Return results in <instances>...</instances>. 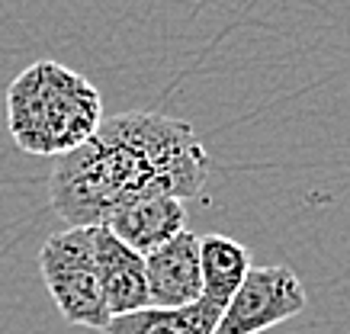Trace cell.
<instances>
[{"label":"cell","instance_id":"1","mask_svg":"<svg viewBox=\"0 0 350 334\" xmlns=\"http://www.w3.org/2000/svg\"><path fill=\"white\" fill-rule=\"evenodd\" d=\"M209 177V154L190 122L164 113H119L81 145L55 158L49 199L68 228L107 225L142 196L193 199Z\"/></svg>","mask_w":350,"mask_h":334},{"label":"cell","instance_id":"2","mask_svg":"<svg viewBox=\"0 0 350 334\" xmlns=\"http://www.w3.org/2000/svg\"><path fill=\"white\" fill-rule=\"evenodd\" d=\"M100 122V90L52 58L20 71L7 90V129L16 148L36 158H62L81 148Z\"/></svg>","mask_w":350,"mask_h":334},{"label":"cell","instance_id":"3","mask_svg":"<svg viewBox=\"0 0 350 334\" xmlns=\"http://www.w3.org/2000/svg\"><path fill=\"white\" fill-rule=\"evenodd\" d=\"M39 273L64 322L100 334L107 331L113 315L100 286L94 228H64L45 238V245L39 248Z\"/></svg>","mask_w":350,"mask_h":334},{"label":"cell","instance_id":"4","mask_svg":"<svg viewBox=\"0 0 350 334\" xmlns=\"http://www.w3.org/2000/svg\"><path fill=\"white\" fill-rule=\"evenodd\" d=\"M308 305L306 286L286 264L251 267L232 302L225 305L215 334H264L296 318Z\"/></svg>","mask_w":350,"mask_h":334},{"label":"cell","instance_id":"5","mask_svg":"<svg viewBox=\"0 0 350 334\" xmlns=\"http://www.w3.org/2000/svg\"><path fill=\"white\" fill-rule=\"evenodd\" d=\"M148 296L154 309H183L202 299V264H200V235L183 228L167 245L145 254Z\"/></svg>","mask_w":350,"mask_h":334},{"label":"cell","instance_id":"6","mask_svg":"<svg viewBox=\"0 0 350 334\" xmlns=\"http://www.w3.org/2000/svg\"><path fill=\"white\" fill-rule=\"evenodd\" d=\"M94 254L109 315L116 318V315L148 309L151 296H148L145 258L129 248L126 241H119L107 225H94Z\"/></svg>","mask_w":350,"mask_h":334},{"label":"cell","instance_id":"7","mask_svg":"<svg viewBox=\"0 0 350 334\" xmlns=\"http://www.w3.org/2000/svg\"><path fill=\"white\" fill-rule=\"evenodd\" d=\"M107 228L145 258L187 228V206L177 196H142L119 206L107 219Z\"/></svg>","mask_w":350,"mask_h":334},{"label":"cell","instance_id":"8","mask_svg":"<svg viewBox=\"0 0 350 334\" xmlns=\"http://www.w3.org/2000/svg\"><path fill=\"white\" fill-rule=\"evenodd\" d=\"M200 264H202V299L222 309L232 302L238 286L244 283L251 264V251L228 235L200 238Z\"/></svg>","mask_w":350,"mask_h":334},{"label":"cell","instance_id":"9","mask_svg":"<svg viewBox=\"0 0 350 334\" xmlns=\"http://www.w3.org/2000/svg\"><path fill=\"white\" fill-rule=\"evenodd\" d=\"M219 318H222V309H215L206 299H196L183 309L148 305V309L109 318L103 334H215Z\"/></svg>","mask_w":350,"mask_h":334}]
</instances>
